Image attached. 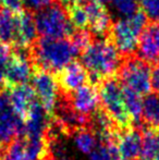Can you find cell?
I'll list each match as a JSON object with an SVG mask.
<instances>
[{"label":"cell","mask_w":159,"mask_h":160,"mask_svg":"<svg viewBox=\"0 0 159 160\" xmlns=\"http://www.w3.org/2000/svg\"><path fill=\"white\" fill-rule=\"evenodd\" d=\"M121 53L109 39L97 38L81 52V63L88 73L89 84L99 85L102 81L118 74Z\"/></svg>","instance_id":"1"},{"label":"cell","mask_w":159,"mask_h":160,"mask_svg":"<svg viewBox=\"0 0 159 160\" xmlns=\"http://www.w3.org/2000/svg\"><path fill=\"white\" fill-rule=\"evenodd\" d=\"M31 60L35 68L57 74L73 61L80 51L67 38H38L30 48Z\"/></svg>","instance_id":"2"},{"label":"cell","mask_w":159,"mask_h":160,"mask_svg":"<svg viewBox=\"0 0 159 160\" xmlns=\"http://www.w3.org/2000/svg\"><path fill=\"white\" fill-rule=\"evenodd\" d=\"M147 24V17L142 11H137L131 17L113 22L108 39L123 57L135 55L134 52L137 50L140 36Z\"/></svg>","instance_id":"3"},{"label":"cell","mask_w":159,"mask_h":160,"mask_svg":"<svg viewBox=\"0 0 159 160\" xmlns=\"http://www.w3.org/2000/svg\"><path fill=\"white\" fill-rule=\"evenodd\" d=\"M100 107L112 119L120 130L134 127L133 120L127 109L123 96V85L116 76L102 81L98 85Z\"/></svg>","instance_id":"4"},{"label":"cell","mask_w":159,"mask_h":160,"mask_svg":"<svg viewBox=\"0 0 159 160\" xmlns=\"http://www.w3.org/2000/svg\"><path fill=\"white\" fill-rule=\"evenodd\" d=\"M34 18L37 31L42 37L67 38L75 32L67 10L58 1L36 11Z\"/></svg>","instance_id":"5"},{"label":"cell","mask_w":159,"mask_h":160,"mask_svg":"<svg viewBox=\"0 0 159 160\" xmlns=\"http://www.w3.org/2000/svg\"><path fill=\"white\" fill-rule=\"evenodd\" d=\"M151 70V64L138 56H127L123 57L118 71V78L123 86L132 89L140 96H146L152 89Z\"/></svg>","instance_id":"6"},{"label":"cell","mask_w":159,"mask_h":160,"mask_svg":"<svg viewBox=\"0 0 159 160\" xmlns=\"http://www.w3.org/2000/svg\"><path fill=\"white\" fill-rule=\"evenodd\" d=\"M4 69V87L9 89L17 85L26 84L32 80L34 65L31 60L30 48L14 47L8 61L3 65Z\"/></svg>","instance_id":"7"},{"label":"cell","mask_w":159,"mask_h":160,"mask_svg":"<svg viewBox=\"0 0 159 160\" xmlns=\"http://www.w3.org/2000/svg\"><path fill=\"white\" fill-rule=\"evenodd\" d=\"M32 87L45 110L50 116H52L60 97V89L55 74L34 67V72L32 75Z\"/></svg>","instance_id":"8"},{"label":"cell","mask_w":159,"mask_h":160,"mask_svg":"<svg viewBox=\"0 0 159 160\" xmlns=\"http://www.w3.org/2000/svg\"><path fill=\"white\" fill-rule=\"evenodd\" d=\"M89 21V31L100 39H108L112 21L104 3L97 0H87L84 3Z\"/></svg>","instance_id":"9"},{"label":"cell","mask_w":159,"mask_h":160,"mask_svg":"<svg viewBox=\"0 0 159 160\" xmlns=\"http://www.w3.org/2000/svg\"><path fill=\"white\" fill-rule=\"evenodd\" d=\"M61 95V94H60ZM68 100L70 106L80 114L91 117L99 108V95L96 86L92 84L83 85L69 95H61Z\"/></svg>","instance_id":"10"},{"label":"cell","mask_w":159,"mask_h":160,"mask_svg":"<svg viewBox=\"0 0 159 160\" xmlns=\"http://www.w3.org/2000/svg\"><path fill=\"white\" fill-rule=\"evenodd\" d=\"M56 76L61 95H69L73 93L88 81V73L84 65L74 60L58 72Z\"/></svg>","instance_id":"11"},{"label":"cell","mask_w":159,"mask_h":160,"mask_svg":"<svg viewBox=\"0 0 159 160\" xmlns=\"http://www.w3.org/2000/svg\"><path fill=\"white\" fill-rule=\"evenodd\" d=\"M116 145L121 160H140L142 154V132L138 127L121 130L116 135Z\"/></svg>","instance_id":"12"},{"label":"cell","mask_w":159,"mask_h":160,"mask_svg":"<svg viewBox=\"0 0 159 160\" xmlns=\"http://www.w3.org/2000/svg\"><path fill=\"white\" fill-rule=\"evenodd\" d=\"M17 28H15L14 47L20 48H31L32 45L37 40L36 22L32 11L26 8L21 9L15 14Z\"/></svg>","instance_id":"13"},{"label":"cell","mask_w":159,"mask_h":160,"mask_svg":"<svg viewBox=\"0 0 159 160\" xmlns=\"http://www.w3.org/2000/svg\"><path fill=\"white\" fill-rule=\"evenodd\" d=\"M138 57L149 64H157L159 61V23L147 24L138 40Z\"/></svg>","instance_id":"14"},{"label":"cell","mask_w":159,"mask_h":160,"mask_svg":"<svg viewBox=\"0 0 159 160\" xmlns=\"http://www.w3.org/2000/svg\"><path fill=\"white\" fill-rule=\"evenodd\" d=\"M51 123V116L45 110L38 100L32 106L27 118L24 121V136H45Z\"/></svg>","instance_id":"15"},{"label":"cell","mask_w":159,"mask_h":160,"mask_svg":"<svg viewBox=\"0 0 159 160\" xmlns=\"http://www.w3.org/2000/svg\"><path fill=\"white\" fill-rule=\"evenodd\" d=\"M9 93V99L12 109L20 117L22 121H25L32 106L35 103L36 94L32 86L27 84L17 85L7 89Z\"/></svg>","instance_id":"16"},{"label":"cell","mask_w":159,"mask_h":160,"mask_svg":"<svg viewBox=\"0 0 159 160\" xmlns=\"http://www.w3.org/2000/svg\"><path fill=\"white\" fill-rule=\"evenodd\" d=\"M142 124L159 130V94H148L143 100Z\"/></svg>","instance_id":"17"},{"label":"cell","mask_w":159,"mask_h":160,"mask_svg":"<svg viewBox=\"0 0 159 160\" xmlns=\"http://www.w3.org/2000/svg\"><path fill=\"white\" fill-rule=\"evenodd\" d=\"M73 139L77 148L83 154L91 155L99 144L97 135L91 128H81L73 134Z\"/></svg>","instance_id":"18"},{"label":"cell","mask_w":159,"mask_h":160,"mask_svg":"<svg viewBox=\"0 0 159 160\" xmlns=\"http://www.w3.org/2000/svg\"><path fill=\"white\" fill-rule=\"evenodd\" d=\"M17 19L13 11L7 8L0 9V40L6 44H13L15 39Z\"/></svg>","instance_id":"19"},{"label":"cell","mask_w":159,"mask_h":160,"mask_svg":"<svg viewBox=\"0 0 159 160\" xmlns=\"http://www.w3.org/2000/svg\"><path fill=\"white\" fill-rule=\"evenodd\" d=\"M123 96L127 109L133 120L134 127H140L142 124V113H143V100L138 94L132 89L123 86Z\"/></svg>","instance_id":"20"},{"label":"cell","mask_w":159,"mask_h":160,"mask_svg":"<svg viewBox=\"0 0 159 160\" xmlns=\"http://www.w3.org/2000/svg\"><path fill=\"white\" fill-rule=\"evenodd\" d=\"M70 22L75 30H86L88 26V15L84 3H74L66 9Z\"/></svg>","instance_id":"21"},{"label":"cell","mask_w":159,"mask_h":160,"mask_svg":"<svg viewBox=\"0 0 159 160\" xmlns=\"http://www.w3.org/2000/svg\"><path fill=\"white\" fill-rule=\"evenodd\" d=\"M110 3L119 14L125 18L138 11V0H110Z\"/></svg>","instance_id":"22"},{"label":"cell","mask_w":159,"mask_h":160,"mask_svg":"<svg viewBox=\"0 0 159 160\" xmlns=\"http://www.w3.org/2000/svg\"><path fill=\"white\" fill-rule=\"evenodd\" d=\"M70 40L75 46V48L82 52L89 44L94 40V35L91 31L87 30H75V32L70 37Z\"/></svg>","instance_id":"23"},{"label":"cell","mask_w":159,"mask_h":160,"mask_svg":"<svg viewBox=\"0 0 159 160\" xmlns=\"http://www.w3.org/2000/svg\"><path fill=\"white\" fill-rule=\"evenodd\" d=\"M142 12L154 23H159V0H138Z\"/></svg>","instance_id":"24"},{"label":"cell","mask_w":159,"mask_h":160,"mask_svg":"<svg viewBox=\"0 0 159 160\" xmlns=\"http://www.w3.org/2000/svg\"><path fill=\"white\" fill-rule=\"evenodd\" d=\"M89 160H113L106 144L99 143L96 149L89 156Z\"/></svg>","instance_id":"25"},{"label":"cell","mask_w":159,"mask_h":160,"mask_svg":"<svg viewBox=\"0 0 159 160\" xmlns=\"http://www.w3.org/2000/svg\"><path fill=\"white\" fill-rule=\"evenodd\" d=\"M55 0H24L26 9L30 11H39L53 3Z\"/></svg>","instance_id":"26"},{"label":"cell","mask_w":159,"mask_h":160,"mask_svg":"<svg viewBox=\"0 0 159 160\" xmlns=\"http://www.w3.org/2000/svg\"><path fill=\"white\" fill-rule=\"evenodd\" d=\"M151 86L156 94H159V63L154 64L151 70Z\"/></svg>","instance_id":"27"},{"label":"cell","mask_w":159,"mask_h":160,"mask_svg":"<svg viewBox=\"0 0 159 160\" xmlns=\"http://www.w3.org/2000/svg\"><path fill=\"white\" fill-rule=\"evenodd\" d=\"M1 3H3L4 8L9 9L11 11H20L21 9H23L24 0H1Z\"/></svg>","instance_id":"28"},{"label":"cell","mask_w":159,"mask_h":160,"mask_svg":"<svg viewBox=\"0 0 159 160\" xmlns=\"http://www.w3.org/2000/svg\"><path fill=\"white\" fill-rule=\"evenodd\" d=\"M11 55V49L8 44L0 40V64L4 65Z\"/></svg>","instance_id":"29"},{"label":"cell","mask_w":159,"mask_h":160,"mask_svg":"<svg viewBox=\"0 0 159 160\" xmlns=\"http://www.w3.org/2000/svg\"><path fill=\"white\" fill-rule=\"evenodd\" d=\"M57 1H59V3L61 4L64 9H67L68 7L72 6V4H74V3H85L87 0H57Z\"/></svg>","instance_id":"30"},{"label":"cell","mask_w":159,"mask_h":160,"mask_svg":"<svg viewBox=\"0 0 159 160\" xmlns=\"http://www.w3.org/2000/svg\"><path fill=\"white\" fill-rule=\"evenodd\" d=\"M2 67L3 65L0 64V87H4V72L2 70Z\"/></svg>","instance_id":"31"},{"label":"cell","mask_w":159,"mask_h":160,"mask_svg":"<svg viewBox=\"0 0 159 160\" xmlns=\"http://www.w3.org/2000/svg\"><path fill=\"white\" fill-rule=\"evenodd\" d=\"M155 160H159V130H157V147H156Z\"/></svg>","instance_id":"32"},{"label":"cell","mask_w":159,"mask_h":160,"mask_svg":"<svg viewBox=\"0 0 159 160\" xmlns=\"http://www.w3.org/2000/svg\"><path fill=\"white\" fill-rule=\"evenodd\" d=\"M0 9H1V0H0Z\"/></svg>","instance_id":"33"}]
</instances>
